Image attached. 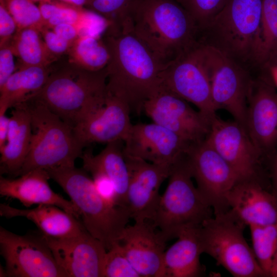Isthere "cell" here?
Returning <instances> with one entry per match:
<instances>
[{
  "instance_id": "1",
  "label": "cell",
  "mask_w": 277,
  "mask_h": 277,
  "mask_svg": "<svg viewBox=\"0 0 277 277\" xmlns=\"http://www.w3.org/2000/svg\"><path fill=\"white\" fill-rule=\"evenodd\" d=\"M104 32L110 54L107 90L140 114L145 102L164 86L166 67L129 29L108 26Z\"/></svg>"
},
{
  "instance_id": "2",
  "label": "cell",
  "mask_w": 277,
  "mask_h": 277,
  "mask_svg": "<svg viewBox=\"0 0 277 277\" xmlns=\"http://www.w3.org/2000/svg\"><path fill=\"white\" fill-rule=\"evenodd\" d=\"M127 28L166 67L197 42L195 23L176 0H139Z\"/></svg>"
},
{
  "instance_id": "3",
  "label": "cell",
  "mask_w": 277,
  "mask_h": 277,
  "mask_svg": "<svg viewBox=\"0 0 277 277\" xmlns=\"http://www.w3.org/2000/svg\"><path fill=\"white\" fill-rule=\"evenodd\" d=\"M46 170L50 179L69 196L85 229L101 242L107 250L119 242L131 219L127 209L114 206L103 198L84 169L73 166Z\"/></svg>"
},
{
  "instance_id": "4",
  "label": "cell",
  "mask_w": 277,
  "mask_h": 277,
  "mask_svg": "<svg viewBox=\"0 0 277 277\" xmlns=\"http://www.w3.org/2000/svg\"><path fill=\"white\" fill-rule=\"evenodd\" d=\"M106 68L91 71L70 63L51 71L44 86L32 98L73 127L106 94Z\"/></svg>"
},
{
  "instance_id": "5",
  "label": "cell",
  "mask_w": 277,
  "mask_h": 277,
  "mask_svg": "<svg viewBox=\"0 0 277 277\" xmlns=\"http://www.w3.org/2000/svg\"><path fill=\"white\" fill-rule=\"evenodd\" d=\"M186 154L171 167L151 222L168 241L184 230L201 227L214 216L212 207L193 184Z\"/></svg>"
},
{
  "instance_id": "6",
  "label": "cell",
  "mask_w": 277,
  "mask_h": 277,
  "mask_svg": "<svg viewBox=\"0 0 277 277\" xmlns=\"http://www.w3.org/2000/svg\"><path fill=\"white\" fill-rule=\"evenodd\" d=\"M28 102L31 111L32 136L19 176L35 169L75 166L84 147L72 126L34 98Z\"/></svg>"
},
{
  "instance_id": "7",
  "label": "cell",
  "mask_w": 277,
  "mask_h": 277,
  "mask_svg": "<svg viewBox=\"0 0 277 277\" xmlns=\"http://www.w3.org/2000/svg\"><path fill=\"white\" fill-rule=\"evenodd\" d=\"M246 226L230 210L206 220L198 229L202 252L233 276H266L244 238Z\"/></svg>"
},
{
  "instance_id": "8",
  "label": "cell",
  "mask_w": 277,
  "mask_h": 277,
  "mask_svg": "<svg viewBox=\"0 0 277 277\" xmlns=\"http://www.w3.org/2000/svg\"><path fill=\"white\" fill-rule=\"evenodd\" d=\"M263 0H227L205 29L215 44L230 57L255 61L262 15Z\"/></svg>"
},
{
  "instance_id": "9",
  "label": "cell",
  "mask_w": 277,
  "mask_h": 277,
  "mask_svg": "<svg viewBox=\"0 0 277 277\" xmlns=\"http://www.w3.org/2000/svg\"><path fill=\"white\" fill-rule=\"evenodd\" d=\"M202 45L210 81L212 98L216 110L227 111L234 121L246 128L251 80L227 54L211 45Z\"/></svg>"
},
{
  "instance_id": "10",
  "label": "cell",
  "mask_w": 277,
  "mask_h": 277,
  "mask_svg": "<svg viewBox=\"0 0 277 277\" xmlns=\"http://www.w3.org/2000/svg\"><path fill=\"white\" fill-rule=\"evenodd\" d=\"M0 253L7 276H68L41 232L21 235L1 226Z\"/></svg>"
},
{
  "instance_id": "11",
  "label": "cell",
  "mask_w": 277,
  "mask_h": 277,
  "mask_svg": "<svg viewBox=\"0 0 277 277\" xmlns=\"http://www.w3.org/2000/svg\"><path fill=\"white\" fill-rule=\"evenodd\" d=\"M186 157L196 187L214 215L229 211L228 195L239 181L234 170L205 140L192 144Z\"/></svg>"
},
{
  "instance_id": "12",
  "label": "cell",
  "mask_w": 277,
  "mask_h": 277,
  "mask_svg": "<svg viewBox=\"0 0 277 277\" xmlns=\"http://www.w3.org/2000/svg\"><path fill=\"white\" fill-rule=\"evenodd\" d=\"M163 84L169 91L194 105L209 118L216 115L201 43L197 42L166 67Z\"/></svg>"
},
{
  "instance_id": "13",
  "label": "cell",
  "mask_w": 277,
  "mask_h": 277,
  "mask_svg": "<svg viewBox=\"0 0 277 277\" xmlns=\"http://www.w3.org/2000/svg\"><path fill=\"white\" fill-rule=\"evenodd\" d=\"M205 140L232 167L239 181L262 183L263 156L243 126L234 120L224 121L215 115Z\"/></svg>"
},
{
  "instance_id": "14",
  "label": "cell",
  "mask_w": 277,
  "mask_h": 277,
  "mask_svg": "<svg viewBox=\"0 0 277 277\" xmlns=\"http://www.w3.org/2000/svg\"><path fill=\"white\" fill-rule=\"evenodd\" d=\"M143 111L156 123L192 145L204 140L212 120L163 86L147 100Z\"/></svg>"
},
{
  "instance_id": "15",
  "label": "cell",
  "mask_w": 277,
  "mask_h": 277,
  "mask_svg": "<svg viewBox=\"0 0 277 277\" xmlns=\"http://www.w3.org/2000/svg\"><path fill=\"white\" fill-rule=\"evenodd\" d=\"M191 145L170 130L154 122L132 125L124 141L125 156L172 167Z\"/></svg>"
},
{
  "instance_id": "16",
  "label": "cell",
  "mask_w": 277,
  "mask_h": 277,
  "mask_svg": "<svg viewBox=\"0 0 277 277\" xmlns=\"http://www.w3.org/2000/svg\"><path fill=\"white\" fill-rule=\"evenodd\" d=\"M130 112L123 101L107 90L86 116L73 127V131L84 147L92 143L124 142L132 125Z\"/></svg>"
},
{
  "instance_id": "17",
  "label": "cell",
  "mask_w": 277,
  "mask_h": 277,
  "mask_svg": "<svg viewBox=\"0 0 277 277\" xmlns=\"http://www.w3.org/2000/svg\"><path fill=\"white\" fill-rule=\"evenodd\" d=\"M246 128L263 157L277 147V92L266 78L251 80L248 93Z\"/></svg>"
},
{
  "instance_id": "18",
  "label": "cell",
  "mask_w": 277,
  "mask_h": 277,
  "mask_svg": "<svg viewBox=\"0 0 277 277\" xmlns=\"http://www.w3.org/2000/svg\"><path fill=\"white\" fill-rule=\"evenodd\" d=\"M43 235L57 263L68 277H103L107 250L86 229L63 238Z\"/></svg>"
},
{
  "instance_id": "19",
  "label": "cell",
  "mask_w": 277,
  "mask_h": 277,
  "mask_svg": "<svg viewBox=\"0 0 277 277\" xmlns=\"http://www.w3.org/2000/svg\"><path fill=\"white\" fill-rule=\"evenodd\" d=\"M125 157L129 175L127 209L130 218L135 222L151 221L161 197L160 187L168 178L172 167Z\"/></svg>"
},
{
  "instance_id": "20",
  "label": "cell",
  "mask_w": 277,
  "mask_h": 277,
  "mask_svg": "<svg viewBox=\"0 0 277 277\" xmlns=\"http://www.w3.org/2000/svg\"><path fill=\"white\" fill-rule=\"evenodd\" d=\"M150 221L135 222L122 231L119 242L140 276L166 277L164 255L165 238Z\"/></svg>"
},
{
  "instance_id": "21",
  "label": "cell",
  "mask_w": 277,
  "mask_h": 277,
  "mask_svg": "<svg viewBox=\"0 0 277 277\" xmlns=\"http://www.w3.org/2000/svg\"><path fill=\"white\" fill-rule=\"evenodd\" d=\"M18 176L13 179L1 176L2 196L17 200L26 207L33 205H55L80 220L78 210L72 202L51 188L48 182L50 177L46 170L35 169Z\"/></svg>"
},
{
  "instance_id": "22",
  "label": "cell",
  "mask_w": 277,
  "mask_h": 277,
  "mask_svg": "<svg viewBox=\"0 0 277 277\" xmlns=\"http://www.w3.org/2000/svg\"><path fill=\"white\" fill-rule=\"evenodd\" d=\"M230 210L246 226L277 224V197L256 181H239L228 196Z\"/></svg>"
},
{
  "instance_id": "23",
  "label": "cell",
  "mask_w": 277,
  "mask_h": 277,
  "mask_svg": "<svg viewBox=\"0 0 277 277\" xmlns=\"http://www.w3.org/2000/svg\"><path fill=\"white\" fill-rule=\"evenodd\" d=\"M12 108L7 143L0 149L1 173L16 176L29 150L32 127L28 102L19 103Z\"/></svg>"
},
{
  "instance_id": "24",
  "label": "cell",
  "mask_w": 277,
  "mask_h": 277,
  "mask_svg": "<svg viewBox=\"0 0 277 277\" xmlns=\"http://www.w3.org/2000/svg\"><path fill=\"white\" fill-rule=\"evenodd\" d=\"M0 215L5 218L24 217L32 221L44 235L63 238L86 230L81 221L62 208L52 205H38L32 209H18L0 204Z\"/></svg>"
},
{
  "instance_id": "25",
  "label": "cell",
  "mask_w": 277,
  "mask_h": 277,
  "mask_svg": "<svg viewBox=\"0 0 277 277\" xmlns=\"http://www.w3.org/2000/svg\"><path fill=\"white\" fill-rule=\"evenodd\" d=\"M199 227L183 231L176 242L165 250L166 277H199L205 274V268L200 261L203 252L199 238Z\"/></svg>"
},
{
  "instance_id": "26",
  "label": "cell",
  "mask_w": 277,
  "mask_h": 277,
  "mask_svg": "<svg viewBox=\"0 0 277 277\" xmlns=\"http://www.w3.org/2000/svg\"><path fill=\"white\" fill-rule=\"evenodd\" d=\"M123 147V141L112 142L107 143L98 154L93 155L91 151H87L83 153L81 157L83 169L86 171L97 170L110 179L115 188L118 206L127 209L129 175Z\"/></svg>"
},
{
  "instance_id": "27",
  "label": "cell",
  "mask_w": 277,
  "mask_h": 277,
  "mask_svg": "<svg viewBox=\"0 0 277 277\" xmlns=\"http://www.w3.org/2000/svg\"><path fill=\"white\" fill-rule=\"evenodd\" d=\"M48 68L24 67L14 72L0 87V113L34 96L48 78L51 71Z\"/></svg>"
},
{
  "instance_id": "28",
  "label": "cell",
  "mask_w": 277,
  "mask_h": 277,
  "mask_svg": "<svg viewBox=\"0 0 277 277\" xmlns=\"http://www.w3.org/2000/svg\"><path fill=\"white\" fill-rule=\"evenodd\" d=\"M39 30L29 27L16 30L9 44L14 55L19 59L21 67H48L56 59L42 38Z\"/></svg>"
},
{
  "instance_id": "29",
  "label": "cell",
  "mask_w": 277,
  "mask_h": 277,
  "mask_svg": "<svg viewBox=\"0 0 277 277\" xmlns=\"http://www.w3.org/2000/svg\"><path fill=\"white\" fill-rule=\"evenodd\" d=\"M68 53L70 63L91 71L105 69L110 58L108 48L100 35L79 36L73 42Z\"/></svg>"
},
{
  "instance_id": "30",
  "label": "cell",
  "mask_w": 277,
  "mask_h": 277,
  "mask_svg": "<svg viewBox=\"0 0 277 277\" xmlns=\"http://www.w3.org/2000/svg\"><path fill=\"white\" fill-rule=\"evenodd\" d=\"M277 55V0H263L259 45L255 61L266 65Z\"/></svg>"
},
{
  "instance_id": "31",
  "label": "cell",
  "mask_w": 277,
  "mask_h": 277,
  "mask_svg": "<svg viewBox=\"0 0 277 277\" xmlns=\"http://www.w3.org/2000/svg\"><path fill=\"white\" fill-rule=\"evenodd\" d=\"M249 227L254 254L266 276H269L272 260L277 250V224Z\"/></svg>"
},
{
  "instance_id": "32",
  "label": "cell",
  "mask_w": 277,
  "mask_h": 277,
  "mask_svg": "<svg viewBox=\"0 0 277 277\" xmlns=\"http://www.w3.org/2000/svg\"><path fill=\"white\" fill-rule=\"evenodd\" d=\"M139 0H86L85 6L103 17L108 26L127 27L131 14Z\"/></svg>"
},
{
  "instance_id": "33",
  "label": "cell",
  "mask_w": 277,
  "mask_h": 277,
  "mask_svg": "<svg viewBox=\"0 0 277 277\" xmlns=\"http://www.w3.org/2000/svg\"><path fill=\"white\" fill-rule=\"evenodd\" d=\"M16 24L17 30L45 26L38 6L31 0H2Z\"/></svg>"
},
{
  "instance_id": "34",
  "label": "cell",
  "mask_w": 277,
  "mask_h": 277,
  "mask_svg": "<svg viewBox=\"0 0 277 277\" xmlns=\"http://www.w3.org/2000/svg\"><path fill=\"white\" fill-rule=\"evenodd\" d=\"M190 14L198 29H205L227 0H176Z\"/></svg>"
},
{
  "instance_id": "35",
  "label": "cell",
  "mask_w": 277,
  "mask_h": 277,
  "mask_svg": "<svg viewBox=\"0 0 277 277\" xmlns=\"http://www.w3.org/2000/svg\"><path fill=\"white\" fill-rule=\"evenodd\" d=\"M103 277H141L127 258L120 242L107 251Z\"/></svg>"
},
{
  "instance_id": "36",
  "label": "cell",
  "mask_w": 277,
  "mask_h": 277,
  "mask_svg": "<svg viewBox=\"0 0 277 277\" xmlns=\"http://www.w3.org/2000/svg\"><path fill=\"white\" fill-rule=\"evenodd\" d=\"M87 172L92 175L94 186L101 196L109 203L118 206L115 188L110 179L104 173L97 170L91 169Z\"/></svg>"
},
{
  "instance_id": "37",
  "label": "cell",
  "mask_w": 277,
  "mask_h": 277,
  "mask_svg": "<svg viewBox=\"0 0 277 277\" xmlns=\"http://www.w3.org/2000/svg\"><path fill=\"white\" fill-rule=\"evenodd\" d=\"M39 31L47 48L55 56L68 52L73 43L62 38L45 26H43Z\"/></svg>"
},
{
  "instance_id": "38",
  "label": "cell",
  "mask_w": 277,
  "mask_h": 277,
  "mask_svg": "<svg viewBox=\"0 0 277 277\" xmlns=\"http://www.w3.org/2000/svg\"><path fill=\"white\" fill-rule=\"evenodd\" d=\"M14 54L7 43L1 46L0 49V87L14 73L15 64Z\"/></svg>"
},
{
  "instance_id": "39",
  "label": "cell",
  "mask_w": 277,
  "mask_h": 277,
  "mask_svg": "<svg viewBox=\"0 0 277 277\" xmlns=\"http://www.w3.org/2000/svg\"><path fill=\"white\" fill-rule=\"evenodd\" d=\"M16 24L12 16L6 9L4 4H0V46L8 43L15 31Z\"/></svg>"
},
{
  "instance_id": "40",
  "label": "cell",
  "mask_w": 277,
  "mask_h": 277,
  "mask_svg": "<svg viewBox=\"0 0 277 277\" xmlns=\"http://www.w3.org/2000/svg\"><path fill=\"white\" fill-rule=\"evenodd\" d=\"M88 14L85 20L77 24H62L54 26L51 29L62 38L73 42L80 36L85 30L88 22Z\"/></svg>"
},
{
  "instance_id": "41",
  "label": "cell",
  "mask_w": 277,
  "mask_h": 277,
  "mask_svg": "<svg viewBox=\"0 0 277 277\" xmlns=\"http://www.w3.org/2000/svg\"><path fill=\"white\" fill-rule=\"evenodd\" d=\"M10 117L6 113H0V149L6 145L9 128Z\"/></svg>"
},
{
  "instance_id": "42",
  "label": "cell",
  "mask_w": 277,
  "mask_h": 277,
  "mask_svg": "<svg viewBox=\"0 0 277 277\" xmlns=\"http://www.w3.org/2000/svg\"><path fill=\"white\" fill-rule=\"evenodd\" d=\"M270 177L272 187V193L277 197V152L270 159Z\"/></svg>"
},
{
  "instance_id": "43",
  "label": "cell",
  "mask_w": 277,
  "mask_h": 277,
  "mask_svg": "<svg viewBox=\"0 0 277 277\" xmlns=\"http://www.w3.org/2000/svg\"><path fill=\"white\" fill-rule=\"evenodd\" d=\"M265 67L268 69L273 84L277 88V65H268Z\"/></svg>"
},
{
  "instance_id": "44",
  "label": "cell",
  "mask_w": 277,
  "mask_h": 277,
  "mask_svg": "<svg viewBox=\"0 0 277 277\" xmlns=\"http://www.w3.org/2000/svg\"><path fill=\"white\" fill-rule=\"evenodd\" d=\"M67 4L77 7H82L85 6L86 0H56Z\"/></svg>"
},
{
  "instance_id": "45",
  "label": "cell",
  "mask_w": 277,
  "mask_h": 277,
  "mask_svg": "<svg viewBox=\"0 0 277 277\" xmlns=\"http://www.w3.org/2000/svg\"><path fill=\"white\" fill-rule=\"evenodd\" d=\"M269 276L277 277V250L272 260Z\"/></svg>"
},
{
  "instance_id": "46",
  "label": "cell",
  "mask_w": 277,
  "mask_h": 277,
  "mask_svg": "<svg viewBox=\"0 0 277 277\" xmlns=\"http://www.w3.org/2000/svg\"><path fill=\"white\" fill-rule=\"evenodd\" d=\"M0 276L1 277L7 276L5 268L2 267L1 266V269H0Z\"/></svg>"
},
{
  "instance_id": "47",
  "label": "cell",
  "mask_w": 277,
  "mask_h": 277,
  "mask_svg": "<svg viewBox=\"0 0 277 277\" xmlns=\"http://www.w3.org/2000/svg\"><path fill=\"white\" fill-rule=\"evenodd\" d=\"M277 65V55L266 65ZM265 65V66H266Z\"/></svg>"
},
{
  "instance_id": "48",
  "label": "cell",
  "mask_w": 277,
  "mask_h": 277,
  "mask_svg": "<svg viewBox=\"0 0 277 277\" xmlns=\"http://www.w3.org/2000/svg\"><path fill=\"white\" fill-rule=\"evenodd\" d=\"M31 1H32L34 2H41L43 0H31Z\"/></svg>"
},
{
  "instance_id": "49",
  "label": "cell",
  "mask_w": 277,
  "mask_h": 277,
  "mask_svg": "<svg viewBox=\"0 0 277 277\" xmlns=\"http://www.w3.org/2000/svg\"><path fill=\"white\" fill-rule=\"evenodd\" d=\"M0 1H2V0H0Z\"/></svg>"
}]
</instances>
